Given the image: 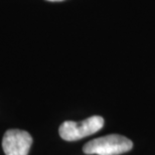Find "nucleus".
<instances>
[{
  "label": "nucleus",
  "instance_id": "nucleus-1",
  "mask_svg": "<svg viewBox=\"0 0 155 155\" xmlns=\"http://www.w3.org/2000/svg\"><path fill=\"white\" fill-rule=\"evenodd\" d=\"M132 141L125 136L111 134L89 141L83 148L86 154L119 155L132 149Z\"/></svg>",
  "mask_w": 155,
  "mask_h": 155
},
{
  "label": "nucleus",
  "instance_id": "nucleus-2",
  "mask_svg": "<svg viewBox=\"0 0 155 155\" xmlns=\"http://www.w3.org/2000/svg\"><path fill=\"white\" fill-rule=\"evenodd\" d=\"M104 123V118L101 116H92L81 122L64 121L61 125L58 132L64 140L76 141L97 133L103 128Z\"/></svg>",
  "mask_w": 155,
  "mask_h": 155
},
{
  "label": "nucleus",
  "instance_id": "nucleus-3",
  "mask_svg": "<svg viewBox=\"0 0 155 155\" xmlns=\"http://www.w3.org/2000/svg\"><path fill=\"white\" fill-rule=\"evenodd\" d=\"M32 145V137L28 132L19 129H10L2 139V148L5 155H27Z\"/></svg>",
  "mask_w": 155,
  "mask_h": 155
},
{
  "label": "nucleus",
  "instance_id": "nucleus-4",
  "mask_svg": "<svg viewBox=\"0 0 155 155\" xmlns=\"http://www.w3.org/2000/svg\"><path fill=\"white\" fill-rule=\"evenodd\" d=\"M48 1H63V0H48Z\"/></svg>",
  "mask_w": 155,
  "mask_h": 155
}]
</instances>
